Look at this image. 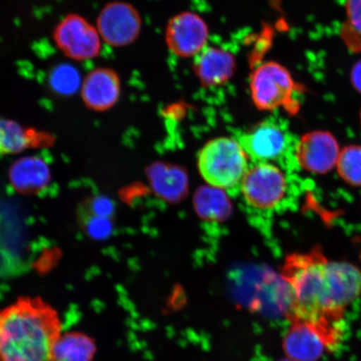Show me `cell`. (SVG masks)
Here are the masks:
<instances>
[{
    "instance_id": "1",
    "label": "cell",
    "mask_w": 361,
    "mask_h": 361,
    "mask_svg": "<svg viewBox=\"0 0 361 361\" xmlns=\"http://www.w3.org/2000/svg\"><path fill=\"white\" fill-rule=\"evenodd\" d=\"M290 291V322L312 324L329 348L341 341L345 310L361 293V270L346 262L331 261L322 247L288 255L281 269Z\"/></svg>"
},
{
    "instance_id": "2",
    "label": "cell",
    "mask_w": 361,
    "mask_h": 361,
    "mask_svg": "<svg viewBox=\"0 0 361 361\" xmlns=\"http://www.w3.org/2000/svg\"><path fill=\"white\" fill-rule=\"evenodd\" d=\"M63 333L60 314L39 296H22L0 309V361H51Z\"/></svg>"
},
{
    "instance_id": "3",
    "label": "cell",
    "mask_w": 361,
    "mask_h": 361,
    "mask_svg": "<svg viewBox=\"0 0 361 361\" xmlns=\"http://www.w3.org/2000/svg\"><path fill=\"white\" fill-rule=\"evenodd\" d=\"M197 166L212 187L238 192L248 169V157L237 141L228 137L211 140L201 149Z\"/></svg>"
},
{
    "instance_id": "4",
    "label": "cell",
    "mask_w": 361,
    "mask_h": 361,
    "mask_svg": "<svg viewBox=\"0 0 361 361\" xmlns=\"http://www.w3.org/2000/svg\"><path fill=\"white\" fill-rule=\"evenodd\" d=\"M252 102L260 111L283 109L295 115L300 109L295 94L302 87L286 67L278 62L267 61L256 67L250 78Z\"/></svg>"
},
{
    "instance_id": "5",
    "label": "cell",
    "mask_w": 361,
    "mask_h": 361,
    "mask_svg": "<svg viewBox=\"0 0 361 361\" xmlns=\"http://www.w3.org/2000/svg\"><path fill=\"white\" fill-rule=\"evenodd\" d=\"M236 140L255 164H281L290 147V135L279 121L268 118L243 130Z\"/></svg>"
},
{
    "instance_id": "6",
    "label": "cell",
    "mask_w": 361,
    "mask_h": 361,
    "mask_svg": "<svg viewBox=\"0 0 361 361\" xmlns=\"http://www.w3.org/2000/svg\"><path fill=\"white\" fill-rule=\"evenodd\" d=\"M54 43L63 55L75 61L93 60L100 56L102 39L94 26L78 13H68L52 33Z\"/></svg>"
},
{
    "instance_id": "7",
    "label": "cell",
    "mask_w": 361,
    "mask_h": 361,
    "mask_svg": "<svg viewBox=\"0 0 361 361\" xmlns=\"http://www.w3.org/2000/svg\"><path fill=\"white\" fill-rule=\"evenodd\" d=\"M287 190V178L283 171L279 166L270 164L252 166L239 189L248 207L264 213L281 205Z\"/></svg>"
},
{
    "instance_id": "8",
    "label": "cell",
    "mask_w": 361,
    "mask_h": 361,
    "mask_svg": "<svg viewBox=\"0 0 361 361\" xmlns=\"http://www.w3.org/2000/svg\"><path fill=\"white\" fill-rule=\"evenodd\" d=\"M96 26L104 43L115 48L126 47L139 38L142 19L132 4L115 0L103 6Z\"/></svg>"
},
{
    "instance_id": "9",
    "label": "cell",
    "mask_w": 361,
    "mask_h": 361,
    "mask_svg": "<svg viewBox=\"0 0 361 361\" xmlns=\"http://www.w3.org/2000/svg\"><path fill=\"white\" fill-rule=\"evenodd\" d=\"M209 37V25L196 13H179L166 26V47L173 55L180 58L200 55L207 47Z\"/></svg>"
},
{
    "instance_id": "10",
    "label": "cell",
    "mask_w": 361,
    "mask_h": 361,
    "mask_svg": "<svg viewBox=\"0 0 361 361\" xmlns=\"http://www.w3.org/2000/svg\"><path fill=\"white\" fill-rule=\"evenodd\" d=\"M341 151L335 135L317 130L302 135L296 144L295 156L302 169L314 175H326L336 168Z\"/></svg>"
},
{
    "instance_id": "11",
    "label": "cell",
    "mask_w": 361,
    "mask_h": 361,
    "mask_svg": "<svg viewBox=\"0 0 361 361\" xmlns=\"http://www.w3.org/2000/svg\"><path fill=\"white\" fill-rule=\"evenodd\" d=\"M121 93V80L116 71L97 67L85 75L81 84V98L90 109L105 111L114 106Z\"/></svg>"
},
{
    "instance_id": "12",
    "label": "cell",
    "mask_w": 361,
    "mask_h": 361,
    "mask_svg": "<svg viewBox=\"0 0 361 361\" xmlns=\"http://www.w3.org/2000/svg\"><path fill=\"white\" fill-rule=\"evenodd\" d=\"M236 59L224 48L207 47L195 57L194 74L202 87H216L228 83L236 71Z\"/></svg>"
},
{
    "instance_id": "13",
    "label": "cell",
    "mask_w": 361,
    "mask_h": 361,
    "mask_svg": "<svg viewBox=\"0 0 361 361\" xmlns=\"http://www.w3.org/2000/svg\"><path fill=\"white\" fill-rule=\"evenodd\" d=\"M283 338V350L287 357L295 361H317L329 348L327 343L312 324L291 322Z\"/></svg>"
},
{
    "instance_id": "14",
    "label": "cell",
    "mask_w": 361,
    "mask_h": 361,
    "mask_svg": "<svg viewBox=\"0 0 361 361\" xmlns=\"http://www.w3.org/2000/svg\"><path fill=\"white\" fill-rule=\"evenodd\" d=\"M97 350L96 341L87 333L63 332L54 346L51 361H93Z\"/></svg>"
},
{
    "instance_id": "15",
    "label": "cell",
    "mask_w": 361,
    "mask_h": 361,
    "mask_svg": "<svg viewBox=\"0 0 361 361\" xmlns=\"http://www.w3.org/2000/svg\"><path fill=\"white\" fill-rule=\"evenodd\" d=\"M49 170L45 162L37 157H25L12 166L10 178L17 190L31 192L47 186Z\"/></svg>"
},
{
    "instance_id": "16",
    "label": "cell",
    "mask_w": 361,
    "mask_h": 361,
    "mask_svg": "<svg viewBox=\"0 0 361 361\" xmlns=\"http://www.w3.org/2000/svg\"><path fill=\"white\" fill-rule=\"evenodd\" d=\"M195 207L202 219L207 221H222L231 211L228 197L222 189L214 187L202 188L196 193Z\"/></svg>"
},
{
    "instance_id": "17",
    "label": "cell",
    "mask_w": 361,
    "mask_h": 361,
    "mask_svg": "<svg viewBox=\"0 0 361 361\" xmlns=\"http://www.w3.org/2000/svg\"><path fill=\"white\" fill-rule=\"evenodd\" d=\"M338 177L353 188H361V145L352 144L341 149L336 168Z\"/></svg>"
},
{
    "instance_id": "18",
    "label": "cell",
    "mask_w": 361,
    "mask_h": 361,
    "mask_svg": "<svg viewBox=\"0 0 361 361\" xmlns=\"http://www.w3.org/2000/svg\"><path fill=\"white\" fill-rule=\"evenodd\" d=\"M34 142L33 134L11 121L0 119V154L24 151Z\"/></svg>"
},
{
    "instance_id": "19",
    "label": "cell",
    "mask_w": 361,
    "mask_h": 361,
    "mask_svg": "<svg viewBox=\"0 0 361 361\" xmlns=\"http://www.w3.org/2000/svg\"><path fill=\"white\" fill-rule=\"evenodd\" d=\"M341 35L350 51H361V0H346Z\"/></svg>"
},
{
    "instance_id": "20",
    "label": "cell",
    "mask_w": 361,
    "mask_h": 361,
    "mask_svg": "<svg viewBox=\"0 0 361 361\" xmlns=\"http://www.w3.org/2000/svg\"><path fill=\"white\" fill-rule=\"evenodd\" d=\"M80 72L69 63H62L53 68L49 75V85L53 92L61 96L73 94L81 87Z\"/></svg>"
},
{
    "instance_id": "21",
    "label": "cell",
    "mask_w": 361,
    "mask_h": 361,
    "mask_svg": "<svg viewBox=\"0 0 361 361\" xmlns=\"http://www.w3.org/2000/svg\"><path fill=\"white\" fill-rule=\"evenodd\" d=\"M107 221V218H102V216L94 215L88 222V232L97 237L106 235V234L109 232L111 228Z\"/></svg>"
},
{
    "instance_id": "22",
    "label": "cell",
    "mask_w": 361,
    "mask_h": 361,
    "mask_svg": "<svg viewBox=\"0 0 361 361\" xmlns=\"http://www.w3.org/2000/svg\"><path fill=\"white\" fill-rule=\"evenodd\" d=\"M92 207L94 215L102 216V218H107L112 210L110 202L106 200H101V198L94 201Z\"/></svg>"
},
{
    "instance_id": "23",
    "label": "cell",
    "mask_w": 361,
    "mask_h": 361,
    "mask_svg": "<svg viewBox=\"0 0 361 361\" xmlns=\"http://www.w3.org/2000/svg\"><path fill=\"white\" fill-rule=\"evenodd\" d=\"M350 80L354 88L361 94V61L356 63L352 69Z\"/></svg>"
},
{
    "instance_id": "24",
    "label": "cell",
    "mask_w": 361,
    "mask_h": 361,
    "mask_svg": "<svg viewBox=\"0 0 361 361\" xmlns=\"http://www.w3.org/2000/svg\"><path fill=\"white\" fill-rule=\"evenodd\" d=\"M279 361H295V360H293L287 357L286 359H282V360H279Z\"/></svg>"
},
{
    "instance_id": "25",
    "label": "cell",
    "mask_w": 361,
    "mask_h": 361,
    "mask_svg": "<svg viewBox=\"0 0 361 361\" xmlns=\"http://www.w3.org/2000/svg\"><path fill=\"white\" fill-rule=\"evenodd\" d=\"M360 128H361V109L360 111Z\"/></svg>"
}]
</instances>
